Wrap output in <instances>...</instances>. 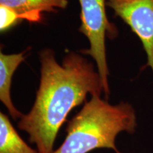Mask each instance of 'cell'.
I'll list each match as a JSON object with an SVG mask.
<instances>
[{"label": "cell", "instance_id": "1", "mask_svg": "<svg viewBox=\"0 0 153 153\" xmlns=\"http://www.w3.org/2000/svg\"><path fill=\"white\" fill-rule=\"evenodd\" d=\"M40 61L41 81L35 103L18 127L28 134L38 152L53 153L57 133L69 113L85 101L88 94L100 96L104 85L92 63L78 53H69L60 65L54 51L45 49Z\"/></svg>", "mask_w": 153, "mask_h": 153}, {"label": "cell", "instance_id": "2", "mask_svg": "<svg viewBox=\"0 0 153 153\" xmlns=\"http://www.w3.org/2000/svg\"><path fill=\"white\" fill-rule=\"evenodd\" d=\"M137 126L135 110L128 103L108 104L100 96H92L67 126V135L53 153H88L108 148L120 153L115 145L120 132L133 133Z\"/></svg>", "mask_w": 153, "mask_h": 153}, {"label": "cell", "instance_id": "3", "mask_svg": "<svg viewBox=\"0 0 153 153\" xmlns=\"http://www.w3.org/2000/svg\"><path fill=\"white\" fill-rule=\"evenodd\" d=\"M81 7V26L79 30L90 43L89 49L80 51L89 55L97 63L98 72L104 85V92L108 99L109 95L106 60V38L114 39L118 36L116 26L108 21L106 16V0H79Z\"/></svg>", "mask_w": 153, "mask_h": 153}, {"label": "cell", "instance_id": "4", "mask_svg": "<svg viewBox=\"0 0 153 153\" xmlns=\"http://www.w3.org/2000/svg\"><path fill=\"white\" fill-rule=\"evenodd\" d=\"M106 6L140 40L148 57L142 69L150 67L153 72V0H106Z\"/></svg>", "mask_w": 153, "mask_h": 153}, {"label": "cell", "instance_id": "5", "mask_svg": "<svg viewBox=\"0 0 153 153\" xmlns=\"http://www.w3.org/2000/svg\"><path fill=\"white\" fill-rule=\"evenodd\" d=\"M28 50L17 54L7 55L0 53V100L7 107L13 119L22 118L24 116L17 110L11 99V85L13 74L19 65L25 60Z\"/></svg>", "mask_w": 153, "mask_h": 153}, {"label": "cell", "instance_id": "6", "mask_svg": "<svg viewBox=\"0 0 153 153\" xmlns=\"http://www.w3.org/2000/svg\"><path fill=\"white\" fill-rule=\"evenodd\" d=\"M68 3V0H0V4L14 9L22 20L30 23L41 22L42 13L66 9Z\"/></svg>", "mask_w": 153, "mask_h": 153}, {"label": "cell", "instance_id": "7", "mask_svg": "<svg viewBox=\"0 0 153 153\" xmlns=\"http://www.w3.org/2000/svg\"><path fill=\"white\" fill-rule=\"evenodd\" d=\"M0 153H39L19 136L7 115L0 113Z\"/></svg>", "mask_w": 153, "mask_h": 153}, {"label": "cell", "instance_id": "8", "mask_svg": "<svg viewBox=\"0 0 153 153\" xmlns=\"http://www.w3.org/2000/svg\"><path fill=\"white\" fill-rule=\"evenodd\" d=\"M22 21V18L14 9L7 6L0 4V30L7 31L16 26Z\"/></svg>", "mask_w": 153, "mask_h": 153}]
</instances>
